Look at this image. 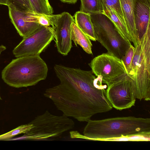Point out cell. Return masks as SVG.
I'll return each mask as SVG.
<instances>
[{"label": "cell", "mask_w": 150, "mask_h": 150, "mask_svg": "<svg viewBox=\"0 0 150 150\" xmlns=\"http://www.w3.org/2000/svg\"><path fill=\"white\" fill-rule=\"evenodd\" d=\"M32 21L41 25L51 27L54 29L60 14L57 15L46 14L38 13L34 11L28 12Z\"/></svg>", "instance_id": "obj_17"}, {"label": "cell", "mask_w": 150, "mask_h": 150, "mask_svg": "<svg viewBox=\"0 0 150 150\" xmlns=\"http://www.w3.org/2000/svg\"><path fill=\"white\" fill-rule=\"evenodd\" d=\"M106 85L107 98L112 108L121 110L134 105L136 98L128 75Z\"/></svg>", "instance_id": "obj_9"}, {"label": "cell", "mask_w": 150, "mask_h": 150, "mask_svg": "<svg viewBox=\"0 0 150 150\" xmlns=\"http://www.w3.org/2000/svg\"><path fill=\"white\" fill-rule=\"evenodd\" d=\"M8 7L11 22L23 38L30 35L41 25L32 21L28 12L21 11L11 6Z\"/></svg>", "instance_id": "obj_11"}, {"label": "cell", "mask_w": 150, "mask_h": 150, "mask_svg": "<svg viewBox=\"0 0 150 150\" xmlns=\"http://www.w3.org/2000/svg\"><path fill=\"white\" fill-rule=\"evenodd\" d=\"M97 40L110 53L121 59L132 45L120 35L111 20L101 13L91 15Z\"/></svg>", "instance_id": "obj_5"}, {"label": "cell", "mask_w": 150, "mask_h": 150, "mask_svg": "<svg viewBox=\"0 0 150 150\" xmlns=\"http://www.w3.org/2000/svg\"><path fill=\"white\" fill-rule=\"evenodd\" d=\"M78 138L95 140L110 141L134 135L150 137V119L134 116L116 117L89 120Z\"/></svg>", "instance_id": "obj_2"}, {"label": "cell", "mask_w": 150, "mask_h": 150, "mask_svg": "<svg viewBox=\"0 0 150 150\" xmlns=\"http://www.w3.org/2000/svg\"><path fill=\"white\" fill-rule=\"evenodd\" d=\"M101 13L106 16L111 20L120 33L125 40L131 42L130 37L126 25L111 8L107 7Z\"/></svg>", "instance_id": "obj_16"}, {"label": "cell", "mask_w": 150, "mask_h": 150, "mask_svg": "<svg viewBox=\"0 0 150 150\" xmlns=\"http://www.w3.org/2000/svg\"><path fill=\"white\" fill-rule=\"evenodd\" d=\"M9 5L16 9L22 12L33 11L29 0H9Z\"/></svg>", "instance_id": "obj_22"}, {"label": "cell", "mask_w": 150, "mask_h": 150, "mask_svg": "<svg viewBox=\"0 0 150 150\" xmlns=\"http://www.w3.org/2000/svg\"><path fill=\"white\" fill-rule=\"evenodd\" d=\"M71 37L76 46L79 45L86 53L92 54V45L91 40L77 26L75 22L72 23L71 26Z\"/></svg>", "instance_id": "obj_15"}, {"label": "cell", "mask_w": 150, "mask_h": 150, "mask_svg": "<svg viewBox=\"0 0 150 150\" xmlns=\"http://www.w3.org/2000/svg\"><path fill=\"white\" fill-rule=\"evenodd\" d=\"M74 18L75 24L90 40L94 41L97 40V38L91 20V16L79 11L76 12Z\"/></svg>", "instance_id": "obj_14"}, {"label": "cell", "mask_w": 150, "mask_h": 150, "mask_svg": "<svg viewBox=\"0 0 150 150\" xmlns=\"http://www.w3.org/2000/svg\"><path fill=\"white\" fill-rule=\"evenodd\" d=\"M134 0H120L125 23L129 33L131 42L135 47L139 40L137 32L134 11Z\"/></svg>", "instance_id": "obj_13"}, {"label": "cell", "mask_w": 150, "mask_h": 150, "mask_svg": "<svg viewBox=\"0 0 150 150\" xmlns=\"http://www.w3.org/2000/svg\"><path fill=\"white\" fill-rule=\"evenodd\" d=\"M80 11L90 15L101 13L98 0H80Z\"/></svg>", "instance_id": "obj_20"}, {"label": "cell", "mask_w": 150, "mask_h": 150, "mask_svg": "<svg viewBox=\"0 0 150 150\" xmlns=\"http://www.w3.org/2000/svg\"><path fill=\"white\" fill-rule=\"evenodd\" d=\"M54 31L52 27L41 25L22 41L13 50L17 58L25 56L40 55L54 38Z\"/></svg>", "instance_id": "obj_8"}, {"label": "cell", "mask_w": 150, "mask_h": 150, "mask_svg": "<svg viewBox=\"0 0 150 150\" xmlns=\"http://www.w3.org/2000/svg\"><path fill=\"white\" fill-rule=\"evenodd\" d=\"M136 99L150 100V47L135 50L128 75Z\"/></svg>", "instance_id": "obj_6"}, {"label": "cell", "mask_w": 150, "mask_h": 150, "mask_svg": "<svg viewBox=\"0 0 150 150\" xmlns=\"http://www.w3.org/2000/svg\"><path fill=\"white\" fill-rule=\"evenodd\" d=\"M73 22V17L64 12L60 14L54 28L57 51L63 56L67 55L72 47L71 26Z\"/></svg>", "instance_id": "obj_10"}, {"label": "cell", "mask_w": 150, "mask_h": 150, "mask_svg": "<svg viewBox=\"0 0 150 150\" xmlns=\"http://www.w3.org/2000/svg\"><path fill=\"white\" fill-rule=\"evenodd\" d=\"M63 2L69 4H74L76 3L78 0H60Z\"/></svg>", "instance_id": "obj_24"}, {"label": "cell", "mask_w": 150, "mask_h": 150, "mask_svg": "<svg viewBox=\"0 0 150 150\" xmlns=\"http://www.w3.org/2000/svg\"><path fill=\"white\" fill-rule=\"evenodd\" d=\"M0 4L8 6L9 5V0H0Z\"/></svg>", "instance_id": "obj_25"}, {"label": "cell", "mask_w": 150, "mask_h": 150, "mask_svg": "<svg viewBox=\"0 0 150 150\" xmlns=\"http://www.w3.org/2000/svg\"><path fill=\"white\" fill-rule=\"evenodd\" d=\"M29 123L33 127L25 133L22 139L38 140L56 137L73 129L75 126L74 122L69 117L64 114L54 115L48 110L37 116Z\"/></svg>", "instance_id": "obj_4"}, {"label": "cell", "mask_w": 150, "mask_h": 150, "mask_svg": "<svg viewBox=\"0 0 150 150\" xmlns=\"http://www.w3.org/2000/svg\"><path fill=\"white\" fill-rule=\"evenodd\" d=\"M48 70L40 55L25 56L13 59L2 71L1 77L11 86L27 87L45 79Z\"/></svg>", "instance_id": "obj_3"}, {"label": "cell", "mask_w": 150, "mask_h": 150, "mask_svg": "<svg viewBox=\"0 0 150 150\" xmlns=\"http://www.w3.org/2000/svg\"><path fill=\"white\" fill-rule=\"evenodd\" d=\"M135 50V47L131 45L121 59L128 75L131 71V64Z\"/></svg>", "instance_id": "obj_23"}, {"label": "cell", "mask_w": 150, "mask_h": 150, "mask_svg": "<svg viewBox=\"0 0 150 150\" xmlns=\"http://www.w3.org/2000/svg\"><path fill=\"white\" fill-rule=\"evenodd\" d=\"M35 13L46 14H52L53 13V8L48 0H29Z\"/></svg>", "instance_id": "obj_19"}, {"label": "cell", "mask_w": 150, "mask_h": 150, "mask_svg": "<svg viewBox=\"0 0 150 150\" xmlns=\"http://www.w3.org/2000/svg\"><path fill=\"white\" fill-rule=\"evenodd\" d=\"M98 1L101 13L105 10L106 7H110L114 11L120 20L126 25L120 0H98Z\"/></svg>", "instance_id": "obj_18"}, {"label": "cell", "mask_w": 150, "mask_h": 150, "mask_svg": "<svg viewBox=\"0 0 150 150\" xmlns=\"http://www.w3.org/2000/svg\"><path fill=\"white\" fill-rule=\"evenodd\" d=\"M6 49V47L5 46L2 45L0 46V55L1 52Z\"/></svg>", "instance_id": "obj_26"}, {"label": "cell", "mask_w": 150, "mask_h": 150, "mask_svg": "<svg viewBox=\"0 0 150 150\" xmlns=\"http://www.w3.org/2000/svg\"><path fill=\"white\" fill-rule=\"evenodd\" d=\"M88 64L95 76L106 84L127 75L122 60L108 52L95 57Z\"/></svg>", "instance_id": "obj_7"}, {"label": "cell", "mask_w": 150, "mask_h": 150, "mask_svg": "<svg viewBox=\"0 0 150 150\" xmlns=\"http://www.w3.org/2000/svg\"><path fill=\"white\" fill-rule=\"evenodd\" d=\"M2 99L1 97V96H0V100H1Z\"/></svg>", "instance_id": "obj_27"}, {"label": "cell", "mask_w": 150, "mask_h": 150, "mask_svg": "<svg viewBox=\"0 0 150 150\" xmlns=\"http://www.w3.org/2000/svg\"><path fill=\"white\" fill-rule=\"evenodd\" d=\"M33 127V125L29 123L21 125L7 133L0 135V140H9L18 134L26 133Z\"/></svg>", "instance_id": "obj_21"}, {"label": "cell", "mask_w": 150, "mask_h": 150, "mask_svg": "<svg viewBox=\"0 0 150 150\" xmlns=\"http://www.w3.org/2000/svg\"><path fill=\"white\" fill-rule=\"evenodd\" d=\"M60 83L47 89L44 96L68 117L87 122L93 115L111 110L107 85L92 71L58 65L54 68Z\"/></svg>", "instance_id": "obj_1"}, {"label": "cell", "mask_w": 150, "mask_h": 150, "mask_svg": "<svg viewBox=\"0 0 150 150\" xmlns=\"http://www.w3.org/2000/svg\"><path fill=\"white\" fill-rule=\"evenodd\" d=\"M134 11L139 40L150 27V0H134Z\"/></svg>", "instance_id": "obj_12"}]
</instances>
